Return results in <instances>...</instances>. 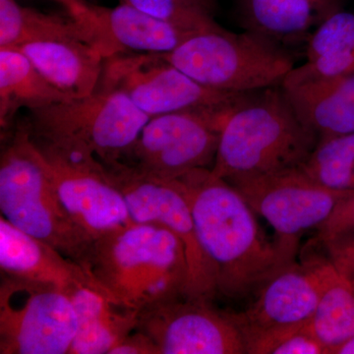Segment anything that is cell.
Returning a JSON list of instances; mask_svg holds the SVG:
<instances>
[{"label":"cell","instance_id":"obj_1","mask_svg":"<svg viewBox=\"0 0 354 354\" xmlns=\"http://www.w3.org/2000/svg\"><path fill=\"white\" fill-rule=\"evenodd\" d=\"M174 181L189 203L216 292L228 298L245 297L288 265L274 242L266 241L256 214L232 184L208 167Z\"/></svg>","mask_w":354,"mask_h":354},{"label":"cell","instance_id":"obj_2","mask_svg":"<svg viewBox=\"0 0 354 354\" xmlns=\"http://www.w3.org/2000/svg\"><path fill=\"white\" fill-rule=\"evenodd\" d=\"M319 140L281 86L249 93L228 114L211 171L232 185L297 169Z\"/></svg>","mask_w":354,"mask_h":354},{"label":"cell","instance_id":"obj_3","mask_svg":"<svg viewBox=\"0 0 354 354\" xmlns=\"http://www.w3.org/2000/svg\"><path fill=\"white\" fill-rule=\"evenodd\" d=\"M87 270L114 300L137 312L185 297V247L162 225L134 223L95 239Z\"/></svg>","mask_w":354,"mask_h":354},{"label":"cell","instance_id":"obj_4","mask_svg":"<svg viewBox=\"0 0 354 354\" xmlns=\"http://www.w3.org/2000/svg\"><path fill=\"white\" fill-rule=\"evenodd\" d=\"M0 211L14 227L87 270L94 239L72 220L60 201L50 167L32 139L28 123L8 137L1 151Z\"/></svg>","mask_w":354,"mask_h":354},{"label":"cell","instance_id":"obj_5","mask_svg":"<svg viewBox=\"0 0 354 354\" xmlns=\"http://www.w3.org/2000/svg\"><path fill=\"white\" fill-rule=\"evenodd\" d=\"M160 55L205 87L227 93L281 86L295 67L283 46L252 32L239 34L223 27L196 32Z\"/></svg>","mask_w":354,"mask_h":354},{"label":"cell","instance_id":"obj_6","mask_svg":"<svg viewBox=\"0 0 354 354\" xmlns=\"http://www.w3.org/2000/svg\"><path fill=\"white\" fill-rule=\"evenodd\" d=\"M30 113L32 138L86 147L104 164L120 160L151 118L120 91L99 88L88 97Z\"/></svg>","mask_w":354,"mask_h":354},{"label":"cell","instance_id":"obj_7","mask_svg":"<svg viewBox=\"0 0 354 354\" xmlns=\"http://www.w3.org/2000/svg\"><path fill=\"white\" fill-rule=\"evenodd\" d=\"M239 102L153 116L118 162L162 181L176 180L194 169L208 167L215 162L228 114Z\"/></svg>","mask_w":354,"mask_h":354},{"label":"cell","instance_id":"obj_8","mask_svg":"<svg viewBox=\"0 0 354 354\" xmlns=\"http://www.w3.org/2000/svg\"><path fill=\"white\" fill-rule=\"evenodd\" d=\"M76 330L75 309L64 290L1 274L0 353L69 354Z\"/></svg>","mask_w":354,"mask_h":354},{"label":"cell","instance_id":"obj_9","mask_svg":"<svg viewBox=\"0 0 354 354\" xmlns=\"http://www.w3.org/2000/svg\"><path fill=\"white\" fill-rule=\"evenodd\" d=\"M43 153L67 213L84 232L97 239L134 221L104 162L83 146L34 139Z\"/></svg>","mask_w":354,"mask_h":354},{"label":"cell","instance_id":"obj_10","mask_svg":"<svg viewBox=\"0 0 354 354\" xmlns=\"http://www.w3.org/2000/svg\"><path fill=\"white\" fill-rule=\"evenodd\" d=\"M232 186L254 213L274 228V245L286 264L295 262L302 235L322 227L339 202L353 192L317 183L300 167Z\"/></svg>","mask_w":354,"mask_h":354},{"label":"cell","instance_id":"obj_11","mask_svg":"<svg viewBox=\"0 0 354 354\" xmlns=\"http://www.w3.org/2000/svg\"><path fill=\"white\" fill-rule=\"evenodd\" d=\"M97 88L120 91L150 118L232 106L249 94L205 87L158 53H120L104 58Z\"/></svg>","mask_w":354,"mask_h":354},{"label":"cell","instance_id":"obj_12","mask_svg":"<svg viewBox=\"0 0 354 354\" xmlns=\"http://www.w3.org/2000/svg\"><path fill=\"white\" fill-rule=\"evenodd\" d=\"M104 165L134 223L162 225L183 242L188 262L185 297L213 299L218 295L215 276L198 241L189 203L180 188L174 181L141 176L118 160Z\"/></svg>","mask_w":354,"mask_h":354},{"label":"cell","instance_id":"obj_13","mask_svg":"<svg viewBox=\"0 0 354 354\" xmlns=\"http://www.w3.org/2000/svg\"><path fill=\"white\" fill-rule=\"evenodd\" d=\"M328 258L291 262L258 288L255 301L232 313L241 330L246 353L277 335L308 325L322 295Z\"/></svg>","mask_w":354,"mask_h":354},{"label":"cell","instance_id":"obj_14","mask_svg":"<svg viewBox=\"0 0 354 354\" xmlns=\"http://www.w3.org/2000/svg\"><path fill=\"white\" fill-rule=\"evenodd\" d=\"M136 330L149 335L160 354H244L245 342L230 312L211 300L185 297L142 310Z\"/></svg>","mask_w":354,"mask_h":354},{"label":"cell","instance_id":"obj_15","mask_svg":"<svg viewBox=\"0 0 354 354\" xmlns=\"http://www.w3.org/2000/svg\"><path fill=\"white\" fill-rule=\"evenodd\" d=\"M87 30L104 58L120 53H167L199 32H189L120 3L109 8L87 3L73 16Z\"/></svg>","mask_w":354,"mask_h":354},{"label":"cell","instance_id":"obj_16","mask_svg":"<svg viewBox=\"0 0 354 354\" xmlns=\"http://www.w3.org/2000/svg\"><path fill=\"white\" fill-rule=\"evenodd\" d=\"M0 270L2 274L50 283L68 293L77 286H97L80 264L50 244L0 218Z\"/></svg>","mask_w":354,"mask_h":354},{"label":"cell","instance_id":"obj_17","mask_svg":"<svg viewBox=\"0 0 354 354\" xmlns=\"http://www.w3.org/2000/svg\"><path fill=\"white\" fill-rule=\"evenodd\" d=\"M346 0H236L244 31L283 46L307 44L324 21L344 9Z\"/></svg>","mask_w":354,"mask_h":354},{"label":"cell","instance_id":"obj_18","mask_svg":"<svg viewBox=\"0 0 354 354\" xmlns=\"http://www.w3.org/2000/svg\"><path fill=\"white\" fill-rule=\"evenodd\" d=\"M281 88L319 141L354 133V74L283 83Z\"/></svg>","mask_w":354,"mask_h":354},{"label":"cell","instance_id":"obj_19","mask_svg":"<svg viewBox=\"0 0 354 354\" xmlns=\"http://www.w3.org/2000/svg\"><path fill=\"white\" fill-rule=\"evenodd\" d=\"M14 48L23 51L44 78L71 100L88 97L99 87L104 58L92 44L58 39Z\"/></svg>","mask_w":354,"mask_h":354},{"label":"cell","instance_id":"obj_20","mask_svg":"<svg viewBox=\"0 0 354 354\" xmlns=\"http://www.w3.org/2000/svg\"><path fill=\"white\" fill-rule=\"evenodd\" d=\"M77 330L69 354H109L136 329L139 312L114 300L102 286H77L69 291Z\"/></svg>","mask_w":354,"mask_h":354},{"label":"cell","instance_id":"obj_21","mask_svg":"<svg viewBox=\"0 0 354 354\" xmlns=\"http://www.w3.org/2000/svg\"><path fill=\"white\" fill-rule=\"evenodd\" d=\"M51 85L23 51L0 48V127L1 134L10 131L20 109L29 111L70 101Z\"/></svg>","mask_w":354,"mask_h":354},{"label":"cell","instance_id":"obj_22","mask_svg":"<svg viewBox=\"0 0 354 354\" xmlns=\"http://www.w3.org/2000/svg\"><path fill=\"white\" fill-rule=\"evenodd\" d=\"M351 74H354V14L342 9L312 32L306 44V62L291 70L283 83Z\"/></svg>","mask_w":354,"mask_h":354},{"label":"cell","instance_id":"obj_23","mask_svg":"<svg viewBox=\"0 0 354 354\" xmlns=\"http://www.w3.org/2000/svg\"><path fill=\"white\" fill-rule=\"evenodd\" d=\"M58 39L91 44L87 30L73 16L39 12L20 6L16 0H0V48Z\"/></svg>","mask_w":354,"mask_h":354},{"label":"cell","instance_id":"obj_24","mask_svg":"<svg viewBox=\"0 0 354 354\" xmlns=\"http://www.w3.org/2000/svg\"><path fill=\"white\" fill-rule=\"evenodd\" d=\"M327 354L354 335V288L328 258L322 295L308 324Z\"/></svg>","mask_w":354,"mask_h":354},{"label":"cell","instance_id":"obj_25","mask_svg":"<svg viewBox=\"0 0 354 354\" xmlns=\"http://www.w3.org/2000/svg\"><path fill=\"white\" fill-rule=\"evenodd\" d=\"M300 169L332 189L354 191V133L320 140Z\"/></svg>","mask_w":354,"mask_h":354},{"label":"cell","instance_id":"obj_26","mask_svg":"<svg viewBox=\"0 0 354 354\" xmlns=\"http://www.w3.org/2000/svg\"><path fill=\"white\" fill-rule=\"evenodd\" d=\"M142 12L189 32L211 31L221 28L214 15L188 0H118Z\"/></svg>","mask_w":354,"mask_h":354},{"label":"cell","instance_id":"obj_27","mask_svg":"<svg viewBox=\"0 0 354 354\" xmlns=\"http://www.w3.org/2000/svg\"><path fill=\"white\" fill-rule=\"evenodd\" d=\"M253 354H327V351L306 325L268 339Z\"/></svg>","mask_w":354,"mask_h":354},{"label":"cell","instance_id":"obj_28","mask_svg":"<svg viewBox=\"0 0 354 354\" xmlns=\"http://www.w3.org/2000/svg\"><path fill=\"white\" fill-rule=\"evenodd\" d=\"M317 230L320 241L354 232V191L339 202L329 220Z\"/></svg>","mask_w":354,"mask_h":354},{"label":"cell","instance_id":"obj_29","mask_svg":"<svg viewBox=\"0 0 354 354\" xmlns=\"http://www.w3.org/2000/svg\"><path fill=\"white\" fill-rule=\"evenodd\" d=\"M109 354H160L157 344L149 335L135 329L129 333Z\"/></svg>","mask_w":354,"mask_h":354},{"label":"cell","instance_id":"obj_30","mask_svg":"<svg viewBox=\"0 0 354 354\" xmlns=\"http://www.w3.org/2000/svg\"><path fill=\"white\" fill-rule=\"evenodd\" d=\"M322 242L327 250L328 258H354V232L337 235Z\"/></svg>","mask_w":354,"mask_h":354},{"label":"cell","instance_id":"obj_31","mask_svg":"<svg viewBox=\"0 0 354 354\" xmlns=\"http://www.w3.org/2000/svg\"><path fill=\"white\" fill-rule=\"evenodd\" d=\"M330 260L335 269L354 288V258H334Z\"/></svg>","mask_w":354,"mask_h":354},{"label":"cell","instance_id":"obj_32","mask_svg":"<svg viewBox=\"0 0 354 354\" xmlns=\"http://www.w3.org/2000/svg\"><path fill=\"white\" fill-rule=\"evenodd\" d=\"M59 2L66 7L69 15L71 16H76L83 10L86 4L90 3L88 0H59Z\"/></svg>","mask_w":354,"mask_h":354},{"label":"cell","instance_id":"obj_33","mask_svg":"<svg viewBox=\"0 0 354 354\" xmlns=\"http://www.w3.org/2000/svg\"><path fill=\"white\" fill-rule=\"evenodd\" d=\"M330 354H354V335L333 349Z\"/></svg>","mask_w":354,"mask_h":354},{"label":"cell","instance_id":"obj_34","mask_svg":"<svg viewBox=\"0 0 354 354\" xmlns=\"http://www.w3.org/2000/svg\"><path fill=\"white\" fill-rule=\"evenodd\" d=\"M191 3L194 4L200 8L204 9L207 12L214 15L218 6V0H188Z\"/></svg>","mask_w":354,"mask_h":354},{"label":"cell","instance_id":"obj_35","mask_svg":"<svg viewBox=\"0 0 354 354\" xmlns=\"http://www.w3.org/2000/svg\"><path fill=\"white\" fill-rule=\"evenodd\" d=\"M57 1H59V0H57Z\"/></svg>","mask_w":354,"mask_h":354}]
</instances>
